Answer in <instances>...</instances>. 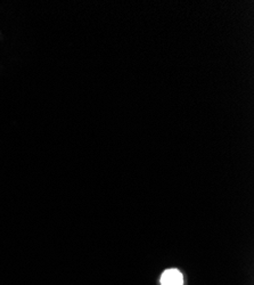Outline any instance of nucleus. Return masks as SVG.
<instances>
[{
	"mask_svg": "<svg viewBox=\"0 0 254 285\" xmlns=\"http://www.w3.org/2000/svg\"><path fill=\"white\" fill-rule=\"evenodd\" d=\"M184 275L177 268H169L162 272L161 285H184Z\"/></svg>",
	"mask_w": 254,
	"mask_h": 285,
	"instance_id": "1",
	"label": "nucleus"
}]
</instances>
